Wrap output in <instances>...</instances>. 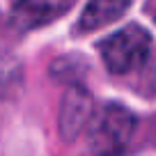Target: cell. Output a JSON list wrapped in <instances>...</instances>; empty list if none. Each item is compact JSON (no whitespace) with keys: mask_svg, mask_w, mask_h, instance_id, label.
<instances>
[{"mask_svg":"<svg viewBox=\"0 0 156 156\" xmlns=\"http://www.w3.org/2000/svg\"><path fill=\"white\" fill-rule=\"evenodd\" d=\"M71 0H14L12 23L19 30H34L55 21L69 9Z\"/></svg>","mask_w":156,"mask_h":156,"instance_id":"4","label":"cell"},{"mask_svg":"<svg viewBox=\"0 0 156 156\" xmlns=\"http://www.w3.org/2000/svg\"><path fill=\"white\" fill-rule=\"evenodd\" d=\"M129 2L131 0H90L80 21H78V28L83 32H92V30L103 28V25L119 19L129 9Z\"/></svg>","mask_w":156,"mask_h":156,"instance_id":"5","label":"cell"},{"mask_svg":"<svg viewBox=\"0 0 156 156\" xmlns=\"http://www.w3.org/2000/svg\"><path fill=\"white\" fill-rule=\"evenodd\" d=\"M92 110H94L92 97L83 87L73 85L64 94L62 106H60V133L64 140H76L80 136L85 124L92 119Z\"/></svg>","mask_w":156,"mask_h":156,"instance_id":"3","label":"cell"},{"mask_svg":"<svg viewBox=\"0 0 156 156\" xmlns=\"http://www.w3.org/2000/svg\"><path fill=\"white\" fill-rule=\"evenodd\" d=\"M103 64L110 73H129L140 69L151 53V37L140 25H126L99 44Z\"/></svg>","mask_w":156,"mask_h":156,"instance_id":"1","label":"cell"},{"mask_svg":"<svg viewBox=\"0 0 156 156\" xmlns=\"http://www.w3.org/2000/svg\"><path fill=\"white\" fill-rule=\"evenodd\" d=\"M136 131V115L124 106L110 103L101 110L92 129V145L99 151H119Z\"/></svg>","mask_w":156,"mask_h":156,"instance_id":"2","label":"cell"}]
</instances>
